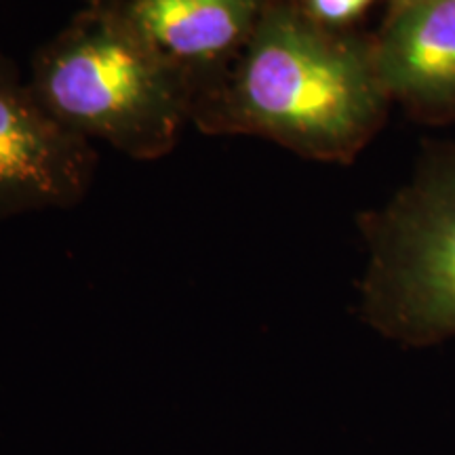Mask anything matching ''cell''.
Wrapping results in <instances>:
<instances>
[{
	"label": "cell",
	"mask_w": 455,
	"mask_h": 455,
	"mask_svg": "<svg viewBox=\"0 0 455 455\" xmlns=\"http://www.w3.org/2000/svg\"><path fill=\"white\" fill-rule=\"evenodd\" d=\"M358 228L367 247V325L407 348L455 339V144L430 148Z\"/></svg>",
	"instance_id": "obj_3"
},
{
	"label": "cell",
	"mask_w": 455,
	"mask_h": 455,
	"mask_svg": "<svg viewBox=\"0 0 455 455\" xmlns=\"http://www.w3.org/2000/svg\"><path fill=\"white\" fill-rule=\"evenodd\" d=\"M422 3V0H392V7H405V4Z\"/></svg>",
	"instance_id": "obj_8"
},
{
	"label": "cell",
	"mask_w": 455,
	"mask_h": 455,
	"mask_svg": "<svg viewBox=\"0 0 455 455\" xmlns=\"http://www.w3.org/2000/svg\"><path fill=\"white\" fill-rule=\"evenodd\" d=\"M390 106L373 38L270 0L241 53L196 91L192 123L207 135H249L308 161L350 164Z\"/></svg>",
	"instance_id": "obj_1"
},
{
	"label": "cell",
	"mask_w": 455,
	"mask_h": 455,
	"mask_svg": "<svg viewBox=\"0 0 455 455\" xmlns=\"http://www.w3.org/2000/svg\"><path fill=\"white\" fill-rule=\"evenodd\" d=\"M95 167L93 144L57 121L0 53V220L76 207Z\"/></svg>",
	"instance_id": "obj_4"
},
{
	"label": "cell",
	"mask_w": 455,
	"mask_h": 455,
	"mask_svg": "<svg viewBox=\"0 0 455 455\" xmlns=\"http://www.w3.org/2000/svg\"><path fill=\"white\" fill-rule=\"evenodd\" d=\"M270 0H127L140 32L195 78L196 91L241 53Z\"/></svg>",
	"instance_id": "obj_6"
},
{
	"label": "cell",
	"mask_w": 455,
	"mask_h": 455,
	"mask_svg": "<svg viewBox=\"0 0 455 455\" xmlns=\"http://www.w3.org/2000/svg\"><path fill=\"white\" fill-rule=\"evenodd\" d=\"M373 0H306L304 11L318 24L344 30L350 21L365 13Z\"/></svg>",
	"instance_id": "obj_7"
},
{
	"label": "cell",
	"mask_w": 455,
	"mask_h": 455,
	"mask_svg": "<svg viewBox=\"0 0 455 455\" xmlns=\"http://www.w3.org/2000/svg\"><path fill=\"white\" fill-rule=\"evenodd\" d=\"M28 83L64 127L135 161H158L192 123L196 83L133 24L93 3L32 57Z\"/></svg>",
	"instance_id": "obj_2"
},
{
	"label": "cell",
	"mask_w": 455,
	"mask_h": 455,
	"mask_svg": "<svg viewBox=\"0 0 455 455\" xmlns=\"http://www.w3.org/2000/svg\"><path fill=\"white\" fill-rule=\"evenodd\" d=\"M373 51L392 104L426 123L455 121V0L392 7Z\"/></svg>",
	"instance_id": "obj_5"
}]
</instances>
